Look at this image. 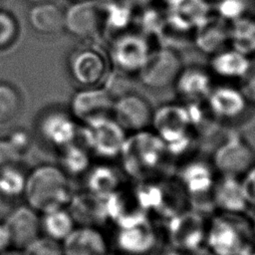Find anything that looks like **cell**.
<instances>
[{
  "label": "cell",
  "instance_id": "cell-1",
  "mask_svg": "<svg viewBox=\"0 0 255 255\" xmlns=\"http://www.w3.org/2000/svg\"><path fill=\"white\" fill-rule=\"evenodd\" d=\"M119 157L125 174L136 182L167 176L165 167L170 155L152 130L128 133Z\"/></svg>",
  "mask_w": 255,
  "mask_h": 255
},
{
  "label": "cell",
  "instance_id": "cell-2",
  "mask_svg": "<svg viewBox=\"0 0 255 255\" xmlns=\"http://www.w3.org/2000/svg\"><path fill=\"white\" fill-rule=\"evenodd\" d=\"M204 246L213 255H248L255 250L251 218L246 213L213 211L208 217Z\"/></svg>",
  "mask_w": 255,
  "mask_h": 255
},
{
  "label": "cell",
  "instance_id": "cell-3",
  "mask_svg": "<svg viewBox=\"0 0 255 255\" xmlns=\"http://www.w3.org/2000/svg\"><path fill=\"white\" fill-rule=\"evenodd\" d=\"M23 193L28 205L41 213L63 208L73 197L66 173L53 165H43L32 171L25 179Z\"/></svg>",
  "mask_w": 255,
  "mask_h": 255
},
{
  "label": "cell",
  "instance_id": "cell-4",
  "mask_svg": "<svg viewBox=\"0 0 255 255\" xmlns=\"http://www.w3.org/2000/svg\"><path fill=\"white\" fill-rule=\"evenodd\" d=\"M217 172L211 161L192 158L181 165L175 178L185 192L190 207L204 214L209 213L205 204L214 210L211 192L217 178Z\"/></svg>",
  "mask_w": 255,
  "mask_h": 255
},
{
  "label": "cell",
  "instance_id": "cell-5",
  "mask_svg": "<svg viewBox=\"0 0 255 255\" xmlns=\"http://www.w3.org/2000/svg\"><path fill=\"white\" fill-rule=\"evenodd\" d=\"M208 217L189 207L165 220V236L172 249L198 253L204 246Z\"/></svg>",
  "mask_w": 255,
  "mask_h": 255
},
{
  "label": "cell",
  "instance_id": "cell-6",
  "mask_svg": "<svg viewBox=\"0 0 255 255\" xmlns=\"http://www.w3.org/2000/svg\"><path fill=\"white\" fill-rule=\"evenodd\" d=\"M211 163L218 175L242 177L255 164V150L241 134H227L214 148Z\"/></svg>",
  "mask_w": 255,
  "mask_h": 255
},
{
  "label": "cell",
  "instance_id": "cell-7",
  "mask_svg": "<svg viewBox=\"0 0 255 255\" xmlns=\"http://www.w3.org/2000/svg\"><path fill=\"white\" fill-rule=\"evenodd\" d=\"M150 51L147 37L128 30L113 38L108 56L114 70L132 76L137 75Z\"/></svg>",
  "mask_w": 255,
  "mask_h": 255
},
{
  "label": "cell",
  "instance_id": "cell-8",
  "mask_svg": "<svg viewBox=\"0 0 255 255\" xmlns=\"http://www.w3.org/2000/svg\"><path fill=\"white\" fill-rule=\"evenodd\" d=\"M182 68L179 53L175 49L160 46L150 51L136 76L146 88L161 90L173 85Z\"/></svg>",
  "mask_w": 255,
  "mask_h": 255
},
{
  "label": "cell",
  "instance_id": "cell-9",
  "mask_svg": "<svg viewBox=\"0 0 255 255\" xmlns=\"http://www.w3.org/2000/svg\"><path fill=\"white\" fill-rule=\"evenodd\" d=\"M83 135L87 149L102 158H115L120 156L128 132L113 117H107L86 124Z\"/></svg>",
  "mask_w": 255,
  "mask_h": 255
},
{
  "label": "cell",
  "instance_id": "cell-10",
  "mask_svg": "<svg viewBox=\"0 0 255 255\" xmlns=\"http://www.w3.org/2000/svg\"><path fill=\"white\" fill-rule=\"evenodd\" d=\"M104 3L98 0L74 2L64 13V28L72 35L88 39L104 32Z\"/></svg>",
  "mask_w": 255,
  "mask_h": 255
},
{
  "label": "cell",
  "instance_id": "cell-11",
  "mask_svg": "<svg viewBox=\"0 0 255 255\" xmlns=\"http://www.w3.org/2000/svg\"><path fill=\"white\" fill-rule=\"evenodd\" d=\"M69 66L74 80L86 88L102 86L112 70L109 56L96 48L78 50Z\"/></svg>",
  "mask_w": 255,
  "mask_h": 255
},
{
  "label": "cell",
  "instance_id": "cell-12",
  "mask_svg": "<svg viewBox=\"0 0 255 255\" xmlns=\"http://www.w3.org/2000/svg\"><path fill=\"white\" fill-rule=\"evenodd\" d=\"M158 231L149 218L117 227L115 244L123 255H149L158 246Z\"/></svg>",
  "mask_w": 255,
  "mask_h": 255
},
{
  "label": "cell",
  "instance_id": "cell-13",
  "mask_svg": "<svg viewBox=\"0 0 255 255\" xmlns=\"http://www.w3.org/2000/svg\"><path fill=\"white\" fill-rule=\"evenodd\" d=\"M152 115L149 102L134 92L130 91L114 101L112 117L128 133L147 129Z\"/></svg>",
  "mask_w": 255,
  "mask_h": 255
},
{
  "label": "cell",
  "instance_id": "cell-14",
  "mask_svg": "<svg viewBox=\"0 0 255 255\" xmlns=\"http://www.w3.org/2000/svg\"><path fill=\"white\" fill-rule=\"evenodd\" d=\"M205 105L214 120L222 123L238 121L250 106L241 89L229 84L213 86Z\"/></svg>",
  "mask_w": 255,
  "mask_h": 255
},
{
  "label": "cell",
  "instance_id": "cell-15",
  "mask_svg": "<svg viewBox=\"0 0 255 255\" xmlns=\"http://www.w3.org/2000/svg\"><path fill=\"white\" fill-rule=\"evenodd\" d=\"M114 100L103 86L86 88L76 93L71 102L73 116L84 125L112 117Z\"/></svg>",
  "mask_w": 255,
  "mask_h": 255
},
{
  "label": "cell",
  "instance_id": "cell-16",
  "mask_svg": "<svg viewBox=\"0 0 255 255\" xmlns=\"http://www.w3.org/2000/svg\"><path fill=\"white\" fill-rule=\"evenodd\" d=\"M10 239V245L24 250L41 233V220L38 212L28 206H19L5 217L3 222Z\"/></svg>",
  "mask_w": 255,
  "mask_h": 255
},
{
  "label": "cell",
  "instance_id": "cell-17",
  "mask_svg": "<svg viewBox=\"0 0 255 255\" xmlns=\"http://www.w3.org/2000/svg\"><path fill=\"white\" fill-rule=\"evenodd\" d=\"M106 207L108 220L115 223L117 227L149 218L140 204L134 188H126L125 185L106 198Z\"/></svg>",
  "mask_w": 255,
  "mask_h": 255
},
{
  "label": "cell",
  "instance_id": "cell-18",
  "mask_svg": "<svg viewBox=\"0 0 255 255\" xmlns=\"http://www.w3.org/2000/svg\"><path fill=\"white\" fill-rule=\"evenodd\" d=\"M212 75L200 66L183 67L173 83L176 95L183 103L205 102L213 88Z\"/></svg>",
  "mask_w": 255,
  "mask_h": 255
},
{
  "label": "cell",
  "instance_id": "cell-19",
  "mask_svg": "<svg viewBox=\"0 0 255 255\" xmlns=\"http://www.w3.org/2000/svg\"><path fill=\"white\" fill-rule=\"evenodd\" d=\"M210 15L206 0H169L166 3V22L173 28L189 33Z\"/></svg>",
  "mask_w": 255,
  "mask_h": 255
},
{
  "label": "cell",
  "instance_id": "cell-20",
  "mask_svg": "<svg viewBox=\"0 0 255 255\" xmlns=\"http://www.w3.org/2000/svg\"><path fill=\"white\" fill-rule=\"evenodd\" d=\"M214 211L246 213L249 208L240 177L219 175L211 192Z\"/></svg>",
  "mask_w": 255,
  "mask_h": 255
},
{
  "label": "cell",
  "instance_id": "cell-21",
  "mask_svg": "<svg viewBox=\"0 0 255 255\" xmlns=\"http://www.w3.org/2000/svg\"><path fill=\"white\" fill-rule=\"evenodd\" d=\"M64 255H109V243L99 227L79 226L61 242Z\"/></svg>",
  "mask_w": 255,
  "mask_h": 255
},
{
  "label": "cell",
  "instance_id": "cell-22",
  "mask_svg": "<svg viewBox=\"0 0 255 255\" xmlns=\"http://www.w3.org/2000/svg\"><path fill=\"white\" fill-rule=\"evenodd\" d=\"M192 41L196 49L209 56L227 48L228 22L210 14L193 30Z\"/></svg>",
  "mask_w": 255,
  "mask_h": 255
},
{
  "label": "cell",
  "instance_id": "cell-23",
  "mask_svg": "<svg viewBox=\"0 0 255 255\" xmlns=\"http://www.w3.org/2000/svg\"><path fill=\"white\" fill-rule=\"evenodd\" d=\"M68 210L75 223H79L80 226L99 227V225L108 221L106 198L90 191L73 195Z\"/></svg>",
  "mask_w": 255,
  "mask_h": 255
},
{
  "label": "cell",
  "instance_id": "cell-24",
  "mask_svg": "<svg viewBox=\"0 0 255 255\" xmlns=\"http://www.w3.org/2000/svg\"><path fill=\"white\" fill-rule=\"evenodd\" d=\"M251 64V58L227 47L210 56L208 70L214 77L225 81L240 82L247 74Z\"/></svg>",
  "mask_w": 255,
  "mask_h": 255
},
{
  "label": "cell",
  "instance_id": "cell-25",
  "mask_svg": "<svg viewBox=\"0 0 255 255\" xmlns=\"http://www.w3.org/2000/svg\"><path fill=\"white\" fill-rule=\"evenodd\" d=\"M228 45L249 58L255 56V16L253 14L228 23Z\"/></svg>",
  "mask_w": 255,
  "mask_h": 255
},
{
  "label": "cell",
  "instance_id": "cell-26",
  "mask_svg": "<svg viewBox=\"0 0 255 255\" xmlns=\"http://www.w3.org/2000/svg\"><path fill=\"white\" fill-rule=\"evenodd\" d=\"M29 23L40 34H56L64 28V12L56 4L37 3L29 12Z\"/></svg>",
  "mask_w": 255,
  "mask_h": 255
},
{
  "label": "cell",
  "instance_id": "cell-27",
  "mask_svg": "<svg viewBox=\"0 0 255 255\" xmlns=\"http://www.w3.org/2000/svg\"><path fill=\"white\" fill-rule=\"evenodd\" d=\"M124 185L123 173L108 164H100L94 167L87 178L88 191L103 198H107Z\"/></svg>",
  "mask_w": 255,
  "mask_h": 255
},
{
  "label": "cell",
  "instance_id": "cell-28",
  "mask_svg": "<svg viewBox=\"0 0 255 255\" xmlns=\"http://www.w3.org/2000/svg\"><path fill=\"white\" fill-rule=\"evenodd\" d=\"M44 137L57 145L70 144L77 132L74 122L66 115L52 113L45 117L40 126Z\"/></svg>",
  "mask_w": 255,
  "mask_h": 255
},
{
  "label": "cell",
  "instance_id": "cell-29",
  "mask_svg": "<svg viewBox=\"0 0 255 255\" xmlns=\"http://www.w3.org/2000/svg\"><path fill=\"white\" fill-rule=\"evenodd\" d=\"M104 11V32L114 37L129 30L130 24L134 22L135 11L121 0L105 1Z\"/></svg>",
  "mask_w": 255,
  "mask_h": 255
},
{
  "label": "cell",
  "instance_id": "cell-30",
  "mask_svg": "<svg viewBox=\"0 0 255 255\" xmlns=\"http://www.w3.org/2000/svg\"><path fill=\"white\" fill-rule=\"evenodd\" d=\"M41 220V232L44 236L58 242H62L76 227V223L68 209L59 208L43 213Z\"/></svg>",
  "mask_w": 255,
  "mask_h": 255
},
{
  "label": "cell",
  "instance_id": "cell-31",
  "mask_svg": "<svg viewBox=\"0 0 255 255\" xmlns=\"http://www.w3.org/2000/svg\"><path fill=\"white\" fill-rule=\"evenodd\" d=\"M253 0H216L215 15L230 23L238 18L253 14Z\"/></svg>",
  "mask_w": 255,
  "mask_h": 255
},
{
  "label": "cell",
  "instance_id": "cell-32",
  "mask_svg": "<svg viewBox=\"0 0 255 255\" xmlns=\"http://www.w3.org/2000/svg\"><path fill=\"white\" fill-rule=\"evenodd\" d=\"M20 97L8 84L0 83V124L14 119L20 110Z\"/></svg>",
  "mask_w": 255,
  "mask_h": 255
},
{
  "label": "cell",
  "instance_id": "cell-33",
  "mask_svg": "<svg viewBox=\"0 0 255 255\" xmlns=\"http://www.w3.org/2000/svg\"><path fill=\"white\" fill-rule=\"evenodd\" d=\"M63 164L67 171L72 173L85 170L89 164L88 149L71 143L66 145L63 153Z\"/></svg>",
  "mask_w": 255,
  "mask_h": 255
},
{
  "label": "cell",
  "instance_id": "cell-34",
  "mask_svg": "<svg viewBox=\"0 0 255 255\" xmlns=\"http://www.w3.org/2000/svg\"><path fill=\"white\" fill-rule=\"evenodd\" d=\"M25 179L14 166L0 170V191L14 197L24 191Z\"/></svg>",
  "mask_w": 255,
  "mask_h": 255
},
{
  "label": "cell",
  "instance_id": "cell-35",
  "mask_svg": "<svg viewBox=\"0 0 255 255\" xmlns=\"http://www.w3.org/2000/svg\"><path fill=\"white\" fill-rule=\"evenodd\" d=\"M24 255H64L60 242L46 236L38 237L23 250Z\"/></svg>",
  "mask_w": 255,
  "mask_h": 255
},
{
  "label": "cell",
  "instance_id": "cell-36",
  "mask_svg": "<svg viewBox=\"0 0 255 255\" xmlns=\"http://www.w3.org/2000/svg\"><path fill=\"white\" fill-rule=\"evenodd\" d=\"M18 34V26L14 17L0 10V50L13 44Z\"/></svg>",
  "mask_w": 255,
  "mask_h": 255
},
{
  "label": "cell",
  "instance_id": "cell-37",
  "mask_svg": "<svg viewBox=\"0 0 255 255\" xmlns=\"http://www.w3.org/2000/svg\"><path fill=\"white\" fill-rule=\"evenodd\" d=\"M18 158V148L11 141L0 140V170L14 166Z\"/></svg>",
  "mask_w": 255,
  "mask_h": 255
},
{
  "label": "cell",
  "instance_id": "cell-38",
  "mask_svg": "<svg viewBox=\"0 0 255 255\" xmlns=\"http://www.w3.org/2000/svg\"><path fill=\"white\" fill-rule=\"evenodd\" d=\"M249 105L255 106V63L252 62L245 77L240 81L239 87Z\"/></svg>",
  "mask_w": 255,
  "mask_h": 255
},
{
  "label": "cell",
  "instance_id": "cell-39",
  "mask_svg": "<svg viewBox=\"0 0 255 255\" xmlns=\"http://www.w3.org/2000/svg\"><path fill=\"white\" fill-rule=\"evenodd\" d=\"M241 181L249 207L255 208V164L241 177Z\"/></svg>",
  "mask_w": 255,
  "mask_h": 255
},
{
  "label": "cell",
  "instance_id": "cell-40",
  "mask_svg": "<svg viewBox=\"0 0 255 255\" xmlns=\"http://www.w3.org/2000/svg\"><path fill=\"white\" fill-rule=\"evenodd\" d=\"M13 198L11 196L6 195L2 191H0V218H4L13 210V208L10 206V199Z\"/></svg>",
  "mask_w": 255,
  "mask_h": 255
},
{
  "label": "cell",
  "instance_id": "cell-41",
  "mask_svg": "<svg viewBox=\"0 0 255 255\" xmlns=\"http://www.w3.org/2000/svg\"><path fill=\"white\" fill-rule=\"evenodd\" d=\"M128 6H129L131 9L135 10H140L145 7L150 6L154 0H121Z\"/></svg>",
  "mask_w": 255,
  "mask_h": 255
},
{
  "label": "cell",
  "instance_id": "cell-42",
  "mask_svg": "<svg viewBox=\"0 0 255 255\" xmlns=\"http://www.w3.org/2000/svg\"><path fill=\"white\" fill-rule=\"evenodd\" d=\"M10 246V239L4 224H0V253Z\"/></svg>",
  "mask_w": 255,
  "mask_h": 255
},
{
  "label": "cell",
  "instance_id": "cell-43",
  "mask_svg": "<svg viewBox=\"0 0 255 255\" xmlns=\"http://www.w3.org/2000/svg\"><path fill=\"white\" fill-rule=\"evenodd\" d=\"M167 255H198V253L194 252H187V251H181V250H176L172 249Z\"/></svg>",
  "mask_w": 255,
  "mask_h": 255
},
{
  "label": "cell",
  "instance_id": "cell-44",
  "mask_svg": "<svg viewBox=\"0 0 255 255\" xmlns=\"http://www.w3.org/2000/svg\"><path fill=\"white\" fill-rule=\"evenodd\" d=\"M250 218H251V223H252V228H253V233H254V238H255V214Z\"/></svg>",
  "mask_w": 255,
  "mask_h": 255
},
{
  "label": "cell",
  "instance_id": "cell-45",
  "mask_svg": "<svg viewBox=\"0 0 255 255\" xmlns=\"http://www.w3.org/2000/svg\"><path fill=\"white\" fill-rule=\"evenodd\" d=\"M27 2H30V3H34V4H37V3H41V2H45L46 0H25Z\"/></svg>",
  "mask_w": 255,
  "mask_h": 255
},
{
  "label": "cell",
  "instance_id": "cell-46",
  "mask_svg": "<svg viewBox=\"0 0 255 255\" xmlns=\"http://www.w3.org/2000/svg\"><path fill=\"white\" fill-rule=\"evenodd\" d=\"M4 255H24V254H19V253H7Z\"/></svg>",
  "mask_w": 255,
  "mask_h": 255
},
{
  "label": "cell",
  "instance_id": "cell-47",
  "mask_svg": "<svg viewBox=\"0 0 255 255\" xmlns=\"http://www.w3.org/2000/svg\"><path fill=\"white\" fill-rule=\"evenodd\" d=\"M198 255H213V254H211V253H209V252H206V253H203V254H198Z\"/></svg>",
  "mask_w": 255,
  "mask_h": 255
},
{
  "label": "cell",
  "instance_id": "cell-48",
  "mask_svg": "<svg viewBox=\"0 0 255 255\" xmlns=\"http://www.w3.org/2000/svg\"><path fill=\"white\" fill-rule=\"evenodd\" d=\"M73 2H80V1H85V0H71Z\"/></svg>",
  "mask_w": 255,
  "mask_h": 255
},
{
  "label": "cell",
  "instance_id": "cell-49",
  "mask_svg": "<svg viewBox=\"0 0 255 255\" xmlns=\"http://www.w3.org/2000/svg\"><path fill=\"white\" fill-rule=\"evenodd\" d=\"M248 255H255V250H254V251H253V252H251V253H250V254H248Z\"/></svg>",
  "mask_w": 255,
  "mask_h": 255
},
{
  "label": "cell",
  "instance_id": "cell-50",
  "mask_svg": "<svg viewBox=\"0 0 255 255\" xmlns=\"http://www.w3.org/2000/svg\"><path fill=\"white\" fill-rule=\"evenodd\" d=\"M163 1H164V3H165V4H166V3H167V2H168V1H169V0H163Z\"/></svg>",
  "mask_w": 255,
  "mask_h": 255
},
{
  "label": "cell",
  "instance_id": "cell-51",
  "mask_svg": "<svg viewBox=\"0 0 255 255\" xmlns=\"http://www.w3.org/2000/svg\"><path fill=\"white\" fill-rule=\"evenodd\" d=\"M1 4H2V0H0V7H1Z\"/></svg>",
  "mask_w": 255,
  "mask_h": 255
},
{
  "label": "cell",
  "instance_id": "cell-52",
  "mask_svg": "<svg viewBox=\"0 0 255 255\" xmlns=\"http://www.w3.org/2000/svg\"><path fill=\"white\" fill-rule=\"evenodd\" d=\"M105 1H111V0H105Z\"/></svg>",
  "mask_w": 255,
  "mask_h": 255
},
{
  "label": "cell",
  "instance_id": "cell-53",
  "mask_svg": "<svg viewBox=\"0 0 255 255\" xmlns=\"http://www.w3.org/2000/svg\"><path fill=\"white\" fill-rule=\"evenodd\" d=\"M206 1H209V0H206ZM215 1H216V0H215Z\"/></svg>",
  "mask_w": 255,
  "mask_h": 255
}]
</instances>
